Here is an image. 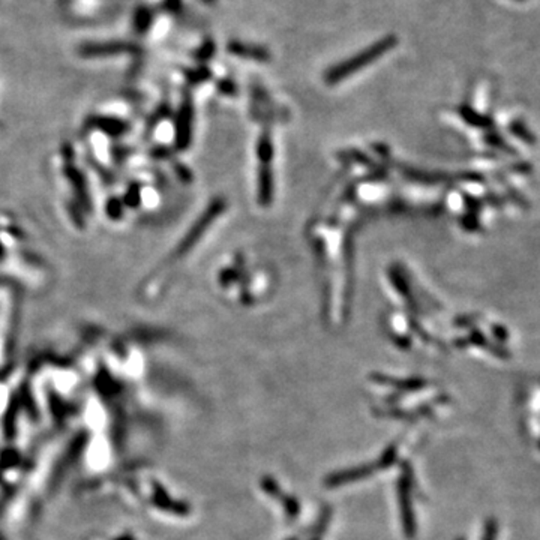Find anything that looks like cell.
<instances>
[{"label": "cell", "mask_w": 540, "mask_h": 540, "mask_svg": "<svg viewBox=\"0 0 540 540\" xmlns=\"http://www.w3.org/2000/svg\"><path fill=\"white\" fill-rule=\"evenodd\" d=\"M396 42H398V39L394 36L380 39L378 42H375L374 46H371L366 50L357 53L356 56L350 57L347 62H342V63H340V65H335L332 69H329L326 74L327 84H336V83L345 80L347 77L354 76L359 69L366 68L368 65H371V63H374L377 59L386 55L389 50L395 47Z\"/></svg>", "instance_id": "obj_1"}, {"label": "cell", "mask_w": 540, "mask_h": 540, "mask_svg": "<svg viewBox=\"0 0 540 540\" xmlns=\"http://www.w3.org/2000/svg\"><path fill=\"white\" fill-rule=\"evenodd\" d=\"M126 50H130V47H126L123 44H104V46H93L92 48L86 50V55H111V53H123Z\"/></svg>", "instance_id": "obj_2"}, {"label": "cell", "mask_w": 540, "mask_h": 540, "mask_svg": "<svg viewBox=\"0 0 540 540\" xmlns=\"http://www.w3.org/2000/svg\"><path fill=\"white\" fill-rule=\"evenodd\" d=\"M0 540H8V539H6V537H5L2 533H0Z\"/></svg>", "instance_id": "obj_3"}]
</instances>
